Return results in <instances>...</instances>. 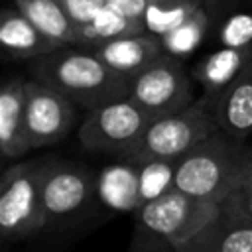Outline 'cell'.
I'll return each instance as SVG.
<instances>
[{"label": "cell", "instance_id": "1", "mask_svg": "<svg viewBox=\"0 0 252 252\" xmlns=\"http://www.w3.org/2000/svg\"><path fill=\"white\" fill-rule=\"evenodd\" d=\"M30 73L69 96L83 110L130 94V77L114 71L94 49L73 43L33 57Z\"/></svg>", "mask_w": 252, "mask_h": 252}, {"label": "cell", "instance_id": "2", "mask_svg": "<svg viewBox=\"0 0 252 252\" xmlns=\"http://www.w3.org/2000/svg\"><path fill=\"white\" fill-rule=\"evenodd\" d=\"M220 211L219 201H207L173 189L134 211V238L130 250L179 252Z\"/></svg>", "mask_w": 252, "mask_h": 252}, {"label": "cell", "instance_id": "3", "mask_svg": "<svg viewBox=\"0 0 252 252\" xmlns=\"http://www.w3.org/2000/svg\"><path fill=\"white\" fill-rule=\"evenodd\" d=\"M250 161L252 150L244 146V140L217 128L177 159L175 189L220 203Z\"/></svg>", "mask_w": 252, "mask_h": 252}, {"label": "cell", "instance_id": "4", "mask_svg": "<svg viewBox=\"0 0 252 252\" xmlns=\"http://www.w3.org/2000/svg\"><path fill=\"white\" fill-rule=\"evenodd\" d=\"M217 128L219 124L213 106L207 96H201L177 112L152 118L126 161L144 163L150 159H179Z\"/></svg>", "mask_w": 252, "mask_h": 252}, {"label": "cell", "instance_id": "5", "mask_svg": "<svg viewBox=\"0 0 252 252\" xmlns=\"http://www.w3.org/2000/svg\"><path fill=\"white\" fill-rule=\"evenodd\" d=\"M152 116L130 96L87 110L79 126V142L87 152L126 159L136 148Z\"/></svg>", "mask_w": 252, "mask_h": 252}, {"label": "cell", "instance_id": "6", "mask_svg": "<svg viewBox=\"0 0 252 252\" xmlns=\"http://www.w3.org/2000/svg\"><path fill=\"white\" fill-rule=\"evenodd\" d=\"M43 226L41 161H20L6 169L0 183V234L20 240Z\"/></svg>", "mask_w": 252, "mask_h": 252}, {"label": "cell", "instance_id": "7", "mask_svg": "<svg viewBox=\"0 0 252 252\" xmlns=\"http://www.w3.org/2000/svg\"><path fill=\"white\" fill-rule=\"evenodd\" d=\"M128 96L152 118H158L193 102V79L179 57L163 51L130 79Z\"/></svg>", "mask_w": 252, "mask_h": 252}, {"label": "cell", "instance_id": "8", "mask_svg": "<svg viewBox=\"0 0 252 252\" xmlns=\"http://www.w3.org/2000/svg\"><path fill=\"white\" fill-rule=\"evenodd\" d=\"M98 197V177L73 161H41V201L47 222H63L83 213Z\"/></svg>", "mask_w": 252, "mask_h": 252}, {"label": "cell", "instance_id": "9", "mask_svg": "<svg viewBox=\"0 0 252 252\" xmlns=\"http://www.w3.org/2000/svg\"><path fill=\"white\" fill-rule=\"evenodd\" d=\"M77 104L57 89L26 79L24 128L30 148H43L61 142L77 120Z\"/></svg>", "mask_w": 252, "mask_h": 252}, {"label": "cell", "instance_id": "10", "mask_svg": "<svg viewBox=\"0 0 252 252\" xmlns=\"http://www.w3.org/2000/svg\"><path fill=\"white\" fill-rule=\"evenodd\" d=\"M209 102L219 128L244 140L252 132V61L217 98Z\"/></svg>", "mask_w": 252, "mask_h": 252}, {"label": "cell", "instance_id": "11", "mask_svg": "<svg viewBox=\"0 0 252 252\" xmlns=\"http://www.w3.org/2000/svg\"><path fill=\"white\" fill-rule=\"evenodd\" d=\"M179 252H252V219L219 215Z\"/></svg>", "mask_w": 252, "mask_h": 252}, {"label": "cell", "instance_id": "12", "mask_svg": "<svg viewBox=\"0 0 252 252\" xmlns=\"http://www.w3.org/2000/svg\"><path fill=\"white\" fill-rule=\"evenodd\" d=\"M0 43L12 57L18 59H33L65 45L41 32L18 8H6L0 14Z\"/></svg>", "mask_w": 252, "mask_h": 252}, {"label": "cell", "instance_id": "13", "mask_svg": "<svg viewBox=\"0 0 252 252\" xmlns=\"http://www.w3.org/2000/svg\"><path fill=\"white\" fill-rule=\"evenodd\" d=\"M94 51L118 73L126 77H134L144 67H148L154 59H158L165 49L161 37L154 32H140L132 35H124L94 47Z\"/></svg>", "mask_w": 252, "mask_h": 252}, {"label": "cell", "instance_id": "14", "mask_svg": "<svg viewBox=\"0 0 252 252\" xmlns=\"http://www.w3.org/2000/svg\"><path fill=\"white\" fill-rule=\"evenodd\" d=\"M26 79L12 77L0 91V150L6 158H20L30 148L24 128Z\"/></svg>", "mask_w": 252, "mask_h": 252}, {"label": "cell", "instance_id": "15", "mask_svg": "<svg viewBox=\"0 0 252 252\" xmlns=\"http://www.w3.org/2000/svg\"><path fill=\"white\" fill-rule=\"evenodd\" d=\"M252 61V47H224L203 57L195 69L193 77L205 87V96L209 100L217 98Z\"/></svg>", "mask_w": 252, "mask_h": 252}, {"label": "cell", "instance_id": "16", "mask_svg": "<svg viewBox=\"0 0 252 252\" xmlns=\"http://www.w3.org/2000/svg\"><path fill=\"white\" fill-rule=\"evenodd\" d=\"M140 32H146L144 22L122 14L120 10H116L110 4H104L91 20H87L83 24H75L71 43L94 49L112 39L140 33Z\"/></svg>", "mask_w": 252, "mask_h": 252}, {"label": "cell", "instance_id": "17", "mask_svg": "<svg viewBox=\"0 0 252 252\" xmlns=\"http://www.w3.org/2000/svg\"><path fill=\"white\" fill-rule=\"evenodd\" d=\"M98 199L112 211H136L140 205V165L120 159L98 175Z\"/></svg>", "mask_w": 252, "mask_h": 252}, {"label": "cell", "instance_id": "18", "mask_svg": "<svg viewBox=\"0 0 252 252\" xmlns=\"http://www.w3.org/2000/svg\"><path fill=\"white\" fill-rule=\"evenodd\" d=\"M213 16H215V10L207 4H201L187 20H183L171 32L161 35L163 49L179 59L191 55L211 32Z\"/></svg>", "mask_w": 252, "mask_h": 252}, {"label": "cell", "instance_id": "19", "mask_svg": "<svg viewBox=\"0 0 252 252\" xmlns=\"http://www.w3.org/2000/svg\"><path fill=\"white\" fill-rule=\"evenodd\" d=\"M16 8L22 10L49 37L65 45L71 43L75 22L61 0H16Z\"/></svg>", "mask_w": 252, "mask_h": 252}, {"label": "cell", "instance_id": "20", "mask_svg": "<svg viewBox=\"0 0 252 252\" xmlns=\"http://www.w3.org/2000/svg\"><path fill=\"white\" fill-rule=\"evenodd\" d=\"M203 0H148L144 12V26L159 37L187 20Z\"/></svg>", "mask_w": 252, "mask_h": 252}, {"label": "cell", "instance_id": "21", "mask_svg": "<svg viewBox=\"0 0 252 252\" xmlns=\"http://www.w3.org/2000/svg\"><path fill=\"white\" fill-rule=\"evenodd\" d=\"M138 165H140V205L154 201L175 189L177 159H150Z\"/></svg>", "mask_w": 252, "mask_h": 252}, {"label": "cell", "instance_id": "22", "mask_svg": "<svg viewBox=\"0 0 252 252\" xmlns=\"http://www.w3.org/2000/svg\"><path fill=\"white\" fill-rule=\"evenodd\" d=\"M217 39L224 47H252V12H232L219 24Z\"/></svg>", "mask_w": 252, "mask_h": 252}, {"label": "cell", "instance_id": "23", "mask_svg": "<svg viewBox=\"0 0 252 252\" xmlns=\"http://www.w3.org/2000/svg\"><path fill=\"white\" fill-rule=\"evenodd\" d=\"M220 211L226 215L252 219V161L236 181V185L228 191V195L220 201Z\"/></svg>", "mask_w": 252, "mask_h": 252}, {"label": "cell", "instance_id": "24", "mask_svg": "<svg viewBox=\"0 0 252 252\" xmlns=\"http://www.w3.org/2000/svg\"><path fill=\"white\" fill-rule=\"evenodd\" d=\"M61 4L65 6L75 24H83L91 20L106 4V0H61Z\"/></svg>", "mask_w": 252, "mask_h": 252}, {"label": "cell", "instance_id": "25", "mask_svg": "<svg viewBox=\"0 0 252 252\" xmlns=\"http://www.w3.org/2000/svg\"><path fill=\"white\" fill-rule=\"evenodd\" d=\"M106 4L114 6L116 10H120L122 14L144 22V12H146V4L148 0H106Z\"/></svg>", "mask_w": 252, "mask_h": 252}, {"label": "cell", "instance_id": "26", "mask_svg": "<svg viewBox=\"0 0 252 252\" xmlns=\"http://www.w3.org/2000/svg\"><path fill=\"white\" fill-rule=\"evenodd\" d=\"M203 4L211 6L213 10H217V8H219V4H220V0H203Z\"/></svg>", "mask_w": 252, "mask_h": 252}]
</instances>
